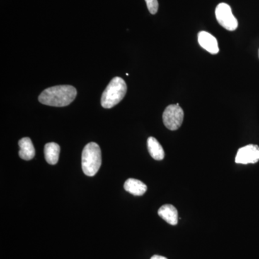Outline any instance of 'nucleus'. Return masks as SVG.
Returning <instances> with one entry per match:
<instances>
[{"label": "nucleus", "instance_id": "7", "mask_svg": "<svg viewBox=\"0 0 259 259\" xmlns=\"http://www.w3.org/2000/svg\"><path fill=\"white\" fill-rule=\"evenodd\" d=\"M198 42L201 47L203 48L204 50L208 51L211 54H217L219 52L217 39L209 32H199Z\"/></svg>", "mask_w": 259, "mask_h": 259}, {"label": "nucleus", "instance_id": "9", "mask_svg": "<svg viewBox=\"0 0 259 259\" xmlns=\"http://www.w3.org/2000/svg\"><path fill=\"white\" fill-rule=\"evenodd\" d=\"M19 156L25 161H30L35 156V151L32 141L29 138H23L19 141Z\"/></svg>", "mask_w": 259, "mask_h": 259}, {"label": "nucleus", "instance_id": "5", "mask_svg": "<svg viewBox=\"0 0 259 259\" xmlns=\"http://www.w3.org/2000/svg\"><path fill=\"white\" fill-rule=\"evenodd\" d=\"M215 16L221 26L229 31L236 30L238 23L236 17L232 13L230 5L226 3H220L215 9Z\"/></svg>", "mask_w": 259, "mask_h": 259}, {"label": "nucleus", "instance_id": "14", "mask_svg": "<svg viewBox=\"0 0 259 259\" xmlns=\"http://www.w3.org/2000/svg\"><path fill=\"white\" fill-rule=\"evenodd\" d=\"M151 259H168L164 256H161V255H155L151 257Z\"/></svg>", "mask_w": 259, "mask_h": 259}, {"label": "nucleus", "instance_id": "6", "mask_svg": "<svg viewBox=\"0 0 259 259\" xmlns=\"http://www.w3.org/2000/svg\"><path fill=\"white\" fill-rule=\"evenodd\" d=\"M259 161V146L249 144L239 148L236 156V163L240 164L255 163Z\"/></svg>", "mask_w": 259, "mask_h": 259}, {"label": "nucleus", "instance_id": "3", "mask_svg": "<svg viewBox=\"0 0 259 259\" xmlns=\"http://www.w3.org/2000/svg\"><path fill=\"white\" fill-rule=\"evenodd\" d=\"M102 165V153L96 143H90L83 148L81 155V167L83 173L93 177L97 173Z\"/></svg>", "mask_w": 259, "mask_h": 259}, {"label": "nucleus", "instance_id": "1", "mask_svg": "<svg viewBox=\"0 0 259 259\" xmlns=\"http://www.w3.org/2000/svg\"><path fill=\"white\" fill-rule=\"evenodd\" d=\"M77 92L71 85H59L44 90L38 97L42 105L53 107H65L76 98Z\"/></svg>", "mask_w": 259, "mask_h": 259}, {"label": "nucleus", "instance_id": "13", "mask_svg": "<svg viewBox=\"0 0 259 259\" xmlns=\"http://www.w3.org/2000/svg\"><path fill=\"white\" fill-rule=\"evenodd\" d=\"M147 5V8L150 13L152 15L156 14L158 9V3L157 0H145Z\"/></svg>", "mask_w": 259, "mask_h": 259}, {"label": "nucleus", "instance_id": "12", "mask_svg": "<svg viewBox=\"0 0 259 259\" xmlns=\"http://www.w3.org/2000/svg\"><path fill=\"white\" fill-rule=\"evenodd\" d=\"M148 150L153 159L161 161L165 156L164 151L159 142L153 137L148 138L147 141Z\"/></svg>", "mask_w": 259, "mask_h": 259}, {"label": "nucleus", "instance_id": "11", "mask_svg": "<svg viewBox=\"0 0 259 259\" xmlns=\"http://www.w3.org/2000/svg\"><path fill=\"white\" fill-rule=\"evenodd\" d=\"M61 148L56 143H49L44 148V154L47 163L51 165H55L59 161Z\"/></svg>", "mask_w": 259, "mask_h": 259}, {"label": "nucleus", "instance_id": "2", "mask_svg": "<svg viewBox=\"0 0 259 259\" xmlns=\"http://www.w3.org/2000/svg\"><path fill=\"white\" fill-rule=\"evenodd\" d=\"M127 92V85L122 78H113L102 95L101 104L104 108L110 109L122 101Z\"/></svg>", "mask_w": 259, "mask_h": 259}, {"label": "nucleus", "instance_id": "8", "mask_svg": "<svg viewBox=\"0 0 259 259\" xmlns=\"http://www.w3.org/2000/svg\"><path fill=\"white\" fill-rule=\"evenodd\" d=\"M158 215L171 226L178 223V211L172 204H164L158 211Z\"/></svg>", "mask_w": 259, "mask_h": 259}, {"label": "nucleus", "instance_id": "4", "mask_svg": "<svg viewBox=\"0 0 259 259\" xmlns=\"http://www.w3.org/2000/svg\"><path fill=\"white\" fill-rule=\"evenodd\" d=\"M184 120V111L178 103L168 105L163 113V122L170 131L180 128Z\"/></svg>", "mask_w": 259, "mask_h": 259}, {"label": "nucleus", "instance_id": "10", "mask_svg": "<svg viewBox=\"0 0 259 259\" xmlns=\"http://www.w3.org/2000/svg\"><path fill=\"white\" fill-rule=\"evenodd\" d=\"M124 188L126 192L135 196H142L147 191V186L144 182L133 178L126 181L124 184Z\"/></svg>", "mask_w": 259, "mask_h": 259}]
</instances>
